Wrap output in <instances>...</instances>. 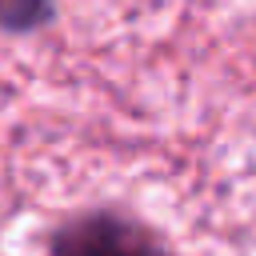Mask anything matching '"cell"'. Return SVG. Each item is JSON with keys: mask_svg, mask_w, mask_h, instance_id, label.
I'll return each mask as SVG.
<instances>
[{"mask_svg": "<svg viewBox=\"0 0 256 256\" xmlns=\"http://www.w3.org/2000/svg\"><path fill=\"white\" fill-rule=\"evenodd\" d=\"M44 256H172V252L140 220L116 208H92L56 224L44 240Z\"/></svg>", "mask_w": 256, "mask_h": 256, "instance_id": "obj_1", "label": "cell"}, {"mask_svg": "<svg viewBox=\"0 0 256 256\" xmlns=\"http://www.w3.org/2000/svg\"><path fill=\"white\" fill-rule=\"evenodd\" d=\"M52 20V0H0V32H36Z\"/></svg>", "mask_w": 256, "mask_h": 256, "instance_id": "obj_2", "label": "cell"}]
</instances>
